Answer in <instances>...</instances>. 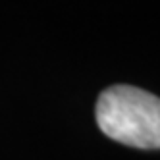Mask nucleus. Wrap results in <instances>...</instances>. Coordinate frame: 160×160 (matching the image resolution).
Listing matches in <instances>:
<instances>
[{"mask_svg": "<svg viewBox=\"0 0 160 160\" xmlns=\"http://www.w3.org/2000/svg\"><path fill=\"white\" fill-rule=\"evenodd\" d=\"M95 116L110 139L135 148H160V98L131 85L100 93Z\"/></svg>", "mask_w": 160, "mask_h": 160, "instance_id": "nucleus-1", "label": "nucleus"}]
</instances>
